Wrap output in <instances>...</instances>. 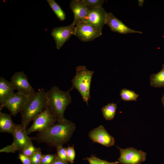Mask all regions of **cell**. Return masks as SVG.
<instances>
[{"instance_id":"obj_7","label":"cell","mask_w":164,"mask_h":164,"mask_svg":"<svg viewBox=\"0 0 164 164\" xmlns=\"http://www.w3.org/2000/svg\"><path fill=\"white\" fill-rule=\"evenodd\" d=\"M10 83L18 92L27 97L36 93L29 84L26 75L23 71L15 73L11 78Z\"/></svg>"},{"instance_id":"obj_23","label":"cell","mask_w":164,"mask_h":164,"mask_svg":"<svg viewBox=\"0 0 164 164\" xmlns=\"http://www.w3.org/2000/svg\"><path fill=\"white\" fill-rule=\"evenodd\" d=\"M38 149L39 147H35L32 143L25 147L21 152L24 155L29 157L36 152Z\"/></svg>"},{"instance_id":"obj_17","label":"cell","mask_w":164,"mask_h":164,"mask_svg":"<svg viewBox=\"0 0 164 164\" xmlns=\"http://www.w3.org/2000/svg\"><path fill=\"white\" fill-rule=\"evenodd\" d=\"M15 124L13 121L11 115L0 111V132L12 134Z\"/></svg>"},{"instance_id":"obj_9","label":"cell","mask_w":164,"mask_h":164,"mask_svg":"<svg viewBox=\"0 0 164 164\" xmlns=\"http://www.w3.org/2000/svg\"><path fill=\"white\" fill-rule=\"evenodd\" d=\"M76 26L73 22L70 25L53 29L51 35L56 43V48L59 50L73 35H75Z\"/></svg>"},{"instance_id":"obj_8","label":"cell","mask_w":164,"mask_h":164,"mask_svg":"<svg viewBox=\"0 0 164 164\" xmlns=\"http://www.w3.org/2000/svg\"><path fill=\"white\" fill-rule=\"evenodd\" d=\"M102 35V30L90 24L82 22L76 26L75 35L80 41L88 42Z\"/></svg>"},{"instance_id":"obj_19","label":"cell","mask_w":164,"mask_h":164,"mask_svg":"<svg viewBox=\"0 0 164 164\" xmlns=\"http://www.w3.org/2000/svg\"><path fill=\"white\" fill-rule=\"evenodd\" d=\"M117 108L116 104L113 102L109 103L101 108L103 117L106 120H111L114 118Z\"/></svg>"},{"instance_id":"obj_4","label":"cell","mask_w":164,"mask_h":164,"mask_svg":"<svg viewBox=\"0 0 164 164\" xmlns=\"http://www.w3.org/2000/svg\"><path fill=\"white\" fill-rule=\"evenodd\" d=\"M94 71L87 70L84 66H79L76 68L75 76L71 80L72 87L77 89L83 100L89 106L88 102L91 98L90 89Z\"/></svg>"},{"instance_id":"obj_13","label":"cell","mask_w":164,"mask_h":164,"mask_svg":"<svg viewBox=\"0 0 164 164\" xmlns=\"http://www.w3.org/2000/svg\"><path fill=\"white\" fill-rule=\"evenodd\" d=\"M105 24L108 25L111 31L121 34L130 33H142V32L133 30L125 25L121 21L116 18L111 12H107Z\"/></svg>"},{"instance_id":"obj_16","label":"cell","mask_w":164,"mask_h":164,"mask_svg":"<svg viewBox=\"0 0 164 164\" xmlns=\"http://www.w3.org/2000/svg\"><path fill=\"white\" fill-rule=\"evenodd\" d=\"M14 88L4 78H0V111L5 106L10 98L14 94Z\"/></svg>"},{"instance_id":"obj_1","label":"cell","mask_w":164,"mask_h":164,"mask_svg":"<svg viewBox=\"0 0 164 164\" xmlns=\"http://www.w3.org/2000/svg\"><path fill=\"white\" fill-rule=\"evenodd\" d=\"M75 128V124L66 119L57 122L46 130L39 132L30 138L39 143H45L56 148L62 146L70 140Z\"/></svg>"},{"instance_id":"obj_32","label":"cell","mask_w":164,"mask_h":164,"mask_svg":"<svg viewBox=\"0 0 164 164\" xmlns=\"http://www.w3.org/2000/svg\"><path fill=\"white\" fill-rule=\"evenodd\" d=\"M161 101L164 108V93L163 94L162 97L161 98Z\"/></svg>"},{"instance_id":"obj_22","label":"cell","mask_w":164,"mask_h":164,"mask_svg":"<svg viewBox=\"0 0 164 164\" xmlns=\"http://www.w3.org/2000/svg\"><path fill=\"white\" fill-rule=\"evenodd\" d=\"M83 159L88 161L90 164H118L119 163L118 161L115 162H109L101 159L92 155L91 157H86Z\"/></svg>"},{"instance_id":"obj_31","label":"cell","mask_w":164,"mask_h":164,"mask_svg":"<svg viewBox=\"0 0 164 164\" xmlns=\"http://www.w3.org/2000/svg\"><path fill=\"white\" fill-rule=\"evenodd\" d=\"M51 164H69L67 162L62 160L59 159L58 157L54 162Z\"/></svg>"},{"instance_id":"obj_24","label":"cell","mask_w":164,"mask_h":164,"mask_svg":"<svg viewBox=\"0 0 164 164\" xmlns=\"http://www.w3.org/2000/svg\"><path fill=\"white\" fill-rule=\"evenodd\" d=\"M89 9H92L102 6L104 1L103 0H83Z\"/></svg>"},{"instance_id":"obj_6","label":"cell","mask_w":164,"mask_h":164,"mask_svg":"<svg viewBox=\"0 0 164 164\" xmlns=\"http://www.w3.org/2000/svg\"><path fill=\"white\" fill-rule=\"evenodd\" d=\"M120 155L118 160L122 164H141L146 159V154L141 150L132 147L122 149L117 146Z\"/></svg>"},{"instance_id":"obj_28","label":"cell","mask_w":164,"mask_h":164,"mask_svg":"<svg viewBox=\"0 0 164 164\" xmlns=\"http://www.w3.org/2000/svg\"><path fill=\"white\" fill-rule=\"evenodd\" d=\"M66 150L69 162L71 164L73 163L75 157V152L73 145L69 146L66 148Z\"/></svg>"},{"instance_id":"obj_20","label":"cell","mask_w":164,"mask_h":164,"mask_svg":"<svg viewBox=\"0 0 164 164\" xmlns=\"http://www.w3.org/2000/svg\"><path fill=\"white\" fill-rule=\"evenodd\" d=\"M47 1L57 18L61 21L64 20L66 18L65 13L55 1L47 0Z\"/></svg>"},{"instance_id":"obj_27","label":"cell","mask_w":164,"mask_h":164,"mask_svg":"<svg viewBox=\"0 0 164 164\" xmlns=\"http://www.w3.org/2000/svg\"><path fill=\"white\" fill-rule=\"evenodd\" d=\"M43 155L41 153V149L39 147L38 151L29 157L32 164H40Z\"/></svg>"},{"instance_id":"obj_10","label":"cell","mask_w":164,"mask_h":164,"mask_svg":"<svg viewBox=\"0 0 164 164\" xmlns=\"http://www.w3.org/2000/svg\"><path fill=\"white\" fill-rule=\"evenodd\" d=\"M88 136L93 142L100 144L106 147H111L114 145V138L108 133L102 125L90 131Z\"/></svg>"},{"instance_id":"obj_3","label":"cell","mask_w":164,"mask_h":164,"mask_svg":"<svg viewBox=\"0 0 164 164\" xmlns=\"http://www.w3.org/2000/svg\"><path fill=\"white\" fill-rule=\"evenodd\" d=\"M46 91L42 88L33 95L28 97L27 100L20 112L21 124L26 127L30 122L42 113L47 107Z\"/></svg>"},{"instance_id":"obj_11","label":"cell","mask_w":164,"mask_h":164,"mask_svg":"<svg viewBox=\"0 0 164 164\" xmlns=\"http://www.w3.org/2000/svg\"><path fill=\"white\" fill-rule=\"evenodd\" d=\"M12 135L13 140L11 145L16 151H21L26 146L32 143L30 137L28 136L26 127L21 124H15Z\"/></svg>"},{"instance_id":"obj_12","label":"cell","mask_w":164,"mask_h":164,"mask_svg":"<svg viewBox=\"0 0 164 164\" xmlns=\"http://www.w3.org/2000/svg\"><path fill=\"white\" fill-rule=\"evenodd\" d=\"M89 9L87 15L82 22L91 25L102 30L105 24L107 12L102 6Z\"/></svg>"},{"instance_id":"obj_15","label":"cell","mask_w":164,"mask_h":164,"mask_svg":"<svg viewBox=\"0 0 164 164\" xmlns=\"http://www.w3.org/2000/svg\"><path fill=\"white\" fill-rule=\"evenodd\" d=\"M70 8L74 15L73 22L76 26L83 21L87 15L89 9L83 0L71 1Z\"/></svg>"},{"instance_id":"obj_5","label":"cell","mask_w":164,"mask_h":164,"mask_svg":"<svg viewBox=\"0 0 164 164\" xmlns=\"http://www.w3.org/2000/svg\"><path fill=\"white\" fill-rule=\"evenodd\" d=\"M57 122L54 115L47 106L43 112L33 120L32 125L28 128V135L36 132H40L48 129Z\"/></svg>"},{"instance_id":"obj_30","label":"cell","mask_w":164,"mask_h":164,"mask_svg":"<svg viewBox=\"0 0 164 164\" xmlns=\"http://www.w3.org/2000/svg\"><path fill=\"white\" fill-rule=\"evenodd\" d=\"M16 150L12 145H7L0 150V152H5L7 153L15 152Z\"/></svg>"},{"instance_id":"obj_29","label":"cell","mask_w":164,"mask_h":164,"mask_svg":"<svg viewBox=\"0 0 164 164\" xmlns=\"http://www.w3.org/2000/svg\"><path fill=\"white\" fill-rule=\"evenodd\" d=\"M18 158L21 161L22 164H32L30 158L24 155L22 153H19Z\"/></svg>"},{"instance_id":"obj_21","label":"cell","mask_w":164,"mask_h":164,"mask_svg":"<svg viewBox=\"0 0 164 164\" xmlns=\"http://www.w3.org/2000/svg\"><path fill=\"white\" fill-rule=\"evenodd\" d=\"M120 95L121 99L125 101H137V99L139 95L133 91L124 88L120 92Z\"/></svg>"},{"instance_id":"obj_25","label":"cell","mask_w":164,"mask_h":164,"mask_svg":"<svg viewBox=\"0 0 164 164\" xmlns=\"http://www.w3.org/2000/svg\"><path fill=\"white\" fill-rule=\"evenodd\" d=\"M56 151L58 157L60 159L66 162H69L66 148L62 146L56 148Z\"/></svg>"},{"instance_id":"obj_18","label":"cell","mask_w":164,"mask_h":164,"mask_svg":"<svg viewBox=\"0 0 164 164\" xmlns=\"http://www.w3.org/2000/svg\"><path fill=\"white\" fill-rule=\"evenodd\" d=\"M151 86L155 87H164V64L162 65L161 70L156 74L150 76Z\"/></svg>"},{"instance_id":"obj_14","label":"cell","mask_w":164,"mask_h":164,"mask_svg":"<svg viewBox=\"0 0 164 164\" xmlns=\"http://www.w3.org/2000/svg\"><path fill=\"white\" fill-rule=\"evenodd\" d=\"M28 97L17 92L10 98L5 107L10 113L11 115L15 116L22 110Z\"/></svg>"},{"instance_id":"obj_26","label":"cell","mask_w":164,"mask_h":164,"mask_svg":"<svg viewBox=\"0 0 164 164\" xmlns=\"http://www.w3.org/2000/svg\"><path fill=\"white\" fill-rule=\"evenodd\" d=\"M57 157L56 154L43 155L40 164H51Z\"/></svg>"},{"instance_id":"obj_2","label":"cell","mask_w":164,"mask_h":164,"mask_svg":"<svg viewBox=\"0 0 164 164\" xmlns=\"http://www.w3.org/2000/svg\"><path fill=\"white\" fill-rule=\"evenodd\" d=\"M73 88L66 91L54 86L46 92L47 106L53 114L56 117L57 122L65 120L64 114L68 106L71 103L72 98L70 92Z\"/></svg>"}]
</instances>
